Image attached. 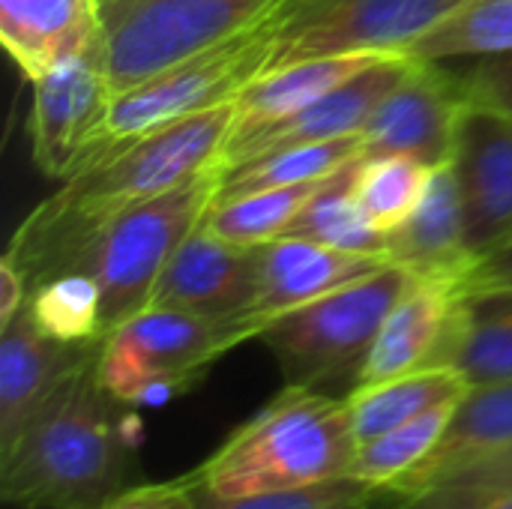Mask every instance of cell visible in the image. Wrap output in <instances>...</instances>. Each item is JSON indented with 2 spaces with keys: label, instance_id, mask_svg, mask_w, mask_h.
Returning a JSON list of instances; mask_svg holds the SVG:
<instances>
[{
  "label": "cell",
  "instance_id": "e575fe53",
  "mask_svg": "<svg viewBox=\"0 0 512 509\" xmlns=\"http://www.w3.org/2000/svg\"><path fill=\"white\" fill-rule=\"evenodd\" d=\"M441 486H459V489H498V492H512V444L462 468ZM435 489V486H432Z\"/></svg>",
  "mask_w": 512,
  "mask_h": 509
},
{
  "label": "cell",
  "instance_id": "cb8c5ba5",
  "mask_svg": "<svg viewBox=\"0 0 512 509\" xmlns=\"http://www.w3.org/2000/svg\"><path fill=\"white\" fill-rule=\"evenodd\" d=\"M366 156L363 132L333 138V141H312V144H294L273 153H264L258 159H249L243 165L222 171V192L219 198H234L246 192L276 189V186H300L315 183L339 168L351 165L354 159Z\"/></svg>",
  "mask_w": 512,
  "mask_h": 509
},
{
  "label": "cell",
  "instance_id": "7402d4cb",
  "mask_svg": "<svg viewBox=\"0 0 512 509\" xmlns=\"http://www.w3.org/2000/svg\"><path fill=\"white\" fill-rule=\"evenodd\" d=\"M471 384L453 366H426L408 375H396L378 384H363L348 393L351 423L357 444H369L378 435L450 402H462Z\"/></svg>",
  "mask_w": 512,
  "mask_h": 509
},
{
  "label": "cell",
  "instance_id": "ba28073f",
  "mask_svg": "<svg viewBox=\"0 0 512 509\" xmlns=\"http://www.w3.org/2000/svg\"><path fill=\"white\" fill-rule=\"evenodd\" d=\"M105 66L126 93L195 51L222 42L285 0H99Z\"/></svg>",
  "mask_w": 512,
  "mask_h": 509
},
{
  "label": "cell",
  "instance_id": "9a60e30c",
  "mask_svg": "<svg viewBox=\"0 0 512 509\" xmlns=\"http://www.w3.org/2000/svg\"><path fill=\"white\" fill-rule=\"evenodd\" d=\"M408 63H411V57H405V54L384 57L375 66L363 69L360 75H354L351 81L330 90L327 96H321L318 102L294 111L291 117H285L279 123H270V126L258 129L249 138L225 144L222 171L234 168V165H243L249 159H258L264 153L282 150V147L312 144V141H333V138L363 132L366 120L372 117L378 102L399 84Z\"/></svg>",
  "mask_w": 512,
  "mask_h": 509
},
{
  "label": "cell",
  "instance_id": "e0dca14e",
  "mask_svg": "<svg viewBox=\"0 0 512 509\" xmlns=\"http://www.w3.org/2000/svg\"><path fill=\"white\" fill-rule=\"evenodd\" d=\"M99 345H63L45 336L24 306L0 336V456L33 414Z\"/></svg>",
  "mask_w": 512,
  "mask_h": 509
},
{
  "label": "cell",
  "instance_id": "6da1fadb",
  "mask_svg": "<svg viewBox=\"0 0 512 509\" xmlns=\"http://www.w3.org/2000/svg\"><path fill=\"white\" fill-rule=\"evenodd\" d=\"M234 114L237 105L225 102L96 150L90 162L18 228L6 258L21 267L24 279L33 276L45 282V276H60L78 246L105 219L222 165Z\"/></svg>",
  "mask_w": 512,
  "mask_h": 509
},
{
  "label": "cell",
  "instance_id": "4316f807",
  "mask_svg": "<svg viewBox=\"0 0 512 509\" xmlns=\"http://www.w3.org/2000/svg\"><path fill=\"white\" fill-rule=\"evenodd\" d=\"M27 309L36 327L63 342V345H102V291L93 276L69 270L36 285V294L27 300Z\"/></svg>",
  "mask_w": 512,
  "mask_h": 509
},
{
  "label": "cell",
  "instance_id": "d6986e66",
  "mask_svg": "<svg viewBox=\"0 0 512 509\" xmlns=\"http://www.w3.org/2000/svg\"><path fill=\"white\" fill-rule=\"evenodd\" d=\"M0 39L15 66L36 81L102 42V3L0 0Z\"/></svg>",
  "mask_w": 512,
  "mask_h": 509
},
{
  "label": "cell",
  "instance_id": "9c48e42d",
  "mask_svg": "<svg viewBox=\"0 0 512 509\" xmlns=\"http://www.w3.org/2000/svg\"><path fill=\"white\" fill-rule=\"evenodd\" d=\"M468 0H294L273 69L318 57L405 54Z\"/></svg>",
  "mask_w": 512,
  "mask_h": 509
},
{
  "label": "cell",
  "instance_id": "2e32d148",
  "mask_svg": "<svg viewBox=\"0 0 512 509\" xmlns=\"http://www.w3.org/2000/svg\"><path fill=\"white\" fill-rule=\"evenodd\" d=\"M387 255L414 279L447 282L462 291L480 258L468 243L465 207L453 165L432 168L417 210L387 237Z\"/></svg>",
  "mask_w": 512,
  "mask_h": 509
},
{
  "label": "cell",
  "instance_id": "3957f363",
  "mask_svg": "<svg viewBox=\"0 0 512 509\" xmlns=\"http://www.w3.org/2000/svg\"><path fill=\"white\" fill-rule=\"evenodd\" d=\"M357 435L348 396L288 384L267 408L195 471L189 483L213 498H249L351 477Z\"/></svg>",
  "mask_w": 512,
  "mask_h": 509
},
{
  "label": "cell",
  "instance_id": "83f0119b",
  "mask_svg": "<svg viewBox=\"0 0 512 509\" xmlns=\"http://www.w3.org/2000/svg\"><path fill=\"white\" fill-rule=\"evenodd\" d=\"M456 405L459 402L432 408V411L378 435L375 441L363 444L351 465V477L390 492L393 483L408 477L438 447V441L444 438V432L453 420Z\"/></svg>",
  "mask_w": 512,
  "mask_h": 509
},
{
  "label": "cell",
  "instance_id": "44dd1931",
  "mask_svg": "<svg viewBox=\"0 0 512 509\" xmlns=\"http://www.w3.org/2000/svg\"><path fill=\"white\" fill-rule=\"evenodd\" d=\"M393 57V54H345V57H318V60H303L291 63L285 69L264 72L258 81H252L240 96H237V114H234V129L231 141L249 138L258 129L279 123L291 117L294 111L318 102L339 84L351 81L363 69L375 66L378 60Z\"/></svg>",
  "mask_w": 512,
  "mask_h": 509
},
{
  "label": "cell",
  "instance_id": "5bb4252c",
  "mask_svg": "<svg viewBox=\"0 0 512 509\" xmlns=\"http://www.w3.org/2000/svg\"><path fill=\"white\" fill-rule=\"evenodd\" d=\"M258 294V249L237 246L198 225L162 270L150 306L213 321L240 318Z\"/></svg>",
  "mask_w": 512,
  "mask_h": 509
},
{
  "label": "cell",
  "instance_id": "52a82bcc",
  "mask_svg": "<svg viewBox=\"0 0 512 509\" xmlns=\"http://www.w3.org/2000/svg\"><path fill=\"white\" fill-rule=\"evenodd\" d=\"M237 345L231 321L147 306L102 339L96 378L117 405H165Z\"/></svg>",
  "mask_w": 512,
  "mask_h": 509
},
{
  "label": "cell",
  "instance_id": "8fae6325",
  "mask_svg": "<svg viewBox=\"0 0 512 509\" xmlns=\"http://www.w3.org/2000/svg\"><path fill=\"white\" fill-rule=\"evenodd\" d=\"M468 102V90L459 72L441 66V60L408 63L399 84L378 102L363 126L366 156H411L426 168L447 165L453 159L459 114Z\"/></svg>",
  "mask_w": 512,
  "mask_h": 509
},
{
  "label": "cell",
  "instance_id": "d4e9b609",
  "mask_svg": "<svg viewBox=\"0 0 512 509\" xmlns=\"http://www.w3.org/2000/svg\"><path fill=\"white\" fill-rule=\"evenodd\" d=\"M363 159V156H360ZM360 159L339 168L324 180L315 198L303 207L297 222L288 228L291 237H306L330 249L357 252V255H387V237L378 231L354 198V174Z\"/></svg>",
  "mask_w": 512,
  "mask_h": 509
},
{
  "label": "cell",
  "instance_id": "d590c367",
  "mask_svg": "<svg viewBox=\"0 0 512 509\" xmlns=\"http://www.w3.org/2000/svg\"><path fill=\"white\" fill-rule=\"evenodd\" d=\"M462 294H468V297H486V294L512 297V243L480 258L474 273L465 279Z\"/></svg>",
  "mask_w": 512,
  "mask_h": 509
},
{
  "label": "cell",
  "instance_id": "ffe728a7",
  "mask_svg": "<svg viewBox=\"0 0 512 509\" xmlns=\"http://www.w3.org/2000/svg\"><path fill=\"white\" fill-rule=\"evenodd\" d=\"M512 444V381L471 387L456 405L453 420L438 441V447L399 483L390 486V495L408 498L441 486L462 468L504 450Z\"/></svg>",
  "mask_w": 512,
  "mask_h": 509
},
{
  "label": "cell",
  "instance_id": "ac0fdd59",
  "mask_svg": "<svg viewBox=\"0 0 512 509\" xmlns=\"http://www.w3.org/2000/svg\"><path fill=\"white\" fill-rule=\"evenodd\" d=\"M459 300L462 291L456 285L414 279V285L384 318L354 387L435 366V357L453 327Z\"/></svg>",
  "mask_w": 512,
  "mask_h": 509
},
{
  "label": "cell",
  "instance_id": "603a6c76",
  "mask_svg": "<svg viewBox=\"0 0 512 509\" xmlns=\"http://www.w3.org/2000/svg\"><path fill=\"white\" fill-rule=\"evenodd\" d=\"M435 366H453L471 387L512 381V297L462 294Z\"/></svg>",
  "mask_w": 512,
  "mask_h": 509
},
{
  "label": "cell",
  "instance_id": "277c9868",
  "mask_svg": "<svg viewBox=\"0 0 512 509\" xmlns=\"http://www.w3.org/2000/svg\"><path fill=\"white\" fill-rule=\"evenodd\" d=\"M222 192V165L105 219L72 255L69 270L96 279L102 291L105 336L144 312L153 288L180 243L201 225Z\"/></svg>",
  "mask_w": 512,
  "mask_h": 509
},
{
  "label": "cell",
  "instance_id": "836d02e7",
  "mask_svg": "<svg viewBox=\"0 0 512 509\" xmlns=\"http://www.w3.org/2000/svg\"><path fill=\"white\" fill-rule=\"evenodd\" d=\"M402 509H512V492L498 489H459L435 486L402 498Z\"/></svg>",
  "mask_w": 512,
  "mask_h": 509
},
{
  "label": "cell",
  "instance_id": "f546056e",
  "mask_svg": "<svg viewBox=\"0 0 512 509\" xmlns=\"http://www.w3.org/2000/svg\"><path fill=\"white\" fill-rule=\"evenodd\" d=\"M512 51V0H468L444 24L426 33L408 57L450 60Z\"/></svg>",
  "mask_w": 512,
  "mask_h": 509
},
{
  "label": "cell",
  "instance_id": "4dcf8cb0",
  "mask_svg": "<svg viewBox=\"0 0 512 509\" xmlns=\"http://www.w3.org/2000/svg\"><path fill=\"white\" fill-rule=\"evenodd\" d=\"M198 492V489H195ZM387 489L369 486L357 477H339L303 489L249 495V498H213L198 492V509H372Z\"/></svg>",
  "mask_w": 512,
  "mask_h": 509
},
{
  "label": "cell",
  "instance_id": "8992f818",
  "mask_svg": "<svg viewBox=\"0 0 512 509\" xmlns=\"http://www.w3.org/2000/svg\"><path fill=\"white\" fill-rule=\"evenodd\" d=\"M411 285L414 276L390 261L378 273L270 321L258 339L273 351L288 384L315 390L342 378L357 384L384 318Z\"/></svg>",
  "mask_w": 512,
  "mask_h": 509
},
{
  "label": "cell",
  "instance_id": "1f68e13d",
  "mask_svg": "<svg viewBox=\"0 0 512 509\" xmlns=\"http://www.w3.org/2000/svg\"><path fill=\"white\" fill-rule=\"evenodd\" d=\"M459 75L471 99H480L512 117V51L477 57L474 66Z\"/></svg>",
  "mask_w": 512,
  "mask_h": 509
},
{
  "label": "cell",
  "instance_id": "8d00e7d4",
  "mask_svg": "<svg viewBox=\"0 0 512 509\" xmlns=\"http://www.w3.org/2000/svg\"><path fill=\"white\" fill-rule=\"evenodd\" d=\"M27 306V279L15 261L3 255L0 261V330Z\"/></svg>",
  "mask_w": 512,
  "mask_h": 509
},
{
  "label": "cell",
  "instance_id": "5b68a950",
  "mask_svg": "<svg viewBox=\"0 0 512 509\" xmlns=\"http://www.w3.org/2000/svg\"><path fill=\"white\" fill-rule=\"evenodd\" d=\"M291 3L294 0L279 3L222 42L207 45L192 57L168 66L165 72L141 81L138 87L120 93L114 99L105 138L96 150L147 135L216 105L237 102V96L270 69Z\"/></svg>",
  "mask_w": 512,
  "mask_h": 509
},
{
  "label": "cell",
  "instance_id": "7a4b0ae2",
  "mask_svg": "<svg viewBox=\"0 0 512 509\" xmlns=\"http://www.w3.org/2000/svg\"><path fill=\"white\" fill-rule=\"evenodd\" d=\"M99 348L0 456V495L21 509H99L120 492L129 441L96 378Z\"/></svg>",
  "mask_w": 512,
  "mask_h": 509
},
{
  "label": "cell",
  "instance_id": "f1b7e54d",
  "mask_svg": "<svg viewBox=\"0 0 512 509\" xmlns=\"http://www.w3.org/2000/svg\"><path fill=\"white\" fill-rule=\"evenodd\" d=\"M432 168L411 156H363L354 174V198L366 219L390 234L420 204Z\"/></svg>",
  "mask_w": 512,
  "mask_h": 509
},
{
  "label": "cell",
  "instance_id": "30bf717a",
  "mask_svg": "<svg viewBox=\"0 0 512 509\" xmlns=\"http://www.w3.org/2000/svg\"><path fill=\"white\" fill-rule=\"evenodd\" d=\"M105 66V36L84 54L33 81L30 141L33 159L48 177H75L105 138L114 108Z\"/></svg>",
  "mask_w": 512,
  "mask_h": 509
},
{
  "label": "cell",
  "instance_id": "7c38bea8",
  "mask_svg": "<svg viewBox=\"0 0 512 509\" xmlns=\"http://www.w3.org/2000/svg\"><path fill=\"white\" fill-rule=\"evenodd\" d=\"M468 243L477 258L512 243V117L471 99L465 102L453 144Z\"/></svg>",
  "mask_w": 512,
  "mask_h": 509
},
{
  "label": "cell",
  "instance_id": "484cf974",
  "mask_svg": "<svg viewBox=\"0 0 512 509\" xmlns=\"http://www.w3.org/2000/svg\"><path fill=\"white\" fill-rule=\"evenodd\" d=\"M324 180L300 183V186H276V189L246 192L234 198H216L207 216L201 219V225L228 243L261 249L288 234V228L297 222V216L315 198Z\"/></svg>",
  "mask_w": 512,
  "mask_h": 509
},
{
  "label": "cell",
  "instance_id": "d6a6232c",
  "mask_svg": "<svg viewBox=\"0 0 512 509\" xmlns=\"http://www.w3.org/2000/svg\"><path fill=\"white\" fill-rule=\"evenodd\" d=\"M99 509H198V492L189 477L114 492Z\"/></svg>",
  "mask_w": 512,
  "mask_h": 509
},
{
  "label": "cell",
  "instance_id": "4fadbf2b",
  "mask_svg": "<svg viewBox=\"0 0 512 509\" xmlns=\"http://www.w3.org/2000/svg\"><path fill=\"white\" fill-rule=\"evenodd\" d=\"M387 264L390 255H357L285 234L258 249V294L240 318H231V327L240 342L258 339L270 321L366 279Z\"/></svg>",
  "mask_w": 512,
  "mask_h": 509
}]
</instances>
